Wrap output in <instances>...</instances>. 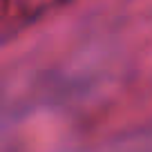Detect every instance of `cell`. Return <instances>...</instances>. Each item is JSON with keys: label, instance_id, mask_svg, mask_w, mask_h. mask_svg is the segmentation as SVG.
I'll list each match as a JSON object with an SVG mask.
<instances>
[]
</instances>
